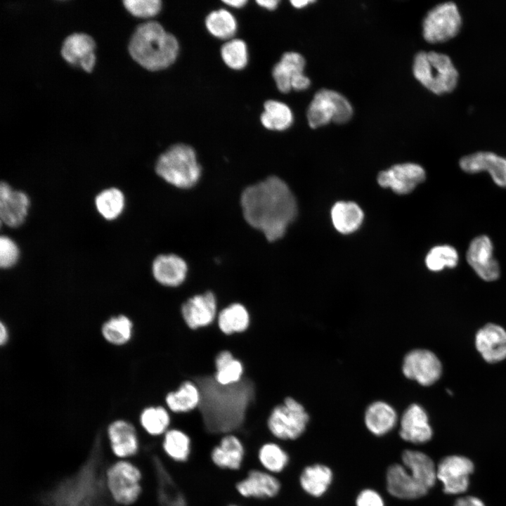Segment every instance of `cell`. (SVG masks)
<instances>
[{
    "instance_id": "cell-1",
    "label": "cell",
    "mask_w": 506,
    "mask_h": 506,
    "mask_svg": "<svg viewBox=\"0 0 506 506\" xmlns=\"http://www.w3.org/2000/svg\"><path fill=\"white\" fill-rule=\"evenodd\" d=\"M191 381L200 391L198 410L203 428L221 435L236 432L246 423L256 396L255 384L250 378L243 375L240 382L227 386L219 384L214 375L198 376Z\"/></svg>"
},
{
    "instance_id": "cell-2",
    "label": "cell",
    "mask_w": 506,
    "mask_h": 506,
    "mask_svg": "<svg viewBox=\"0 0 506 506\" xmlns=\"http://www.w3.org/2000/svg\"><path fill=\"white\" fill-rule=\"evenodd\" d=\"M240 202L246 221L271 242L285 235L297 214L294 196L285 182L277 176L247 187Z\"/></svg>"
},
{
    "instance_id": "cell-3",
    "label": "cell",
    "mask_w": 506,
    "mask_h": 506,
    "mask_svg": "<svg viewBox=\"0 0 506 506\" xmlns=\"http://www.w3.org/2000/svg\"><path fill=\"white\" fill-rule=\"evenodd\" d=\"M128 48L138 64L150 71H157L174 63L179 53V43L158 22L148 21L136 28Z\"/></svg>"
},
{
    "instance_id": "cell-4",
    "label": "cell",
    "mask_w": 506,
    "mask_h": 506,
    "mask_svg": "<svg viewBox=\"0 0 506 506\" xmlns=\"http://www.w3.org/2000/svg\"><path fill=\"white\" fill-rule=\"evenodd\" d=\"M155 169L163 180L183 189L194 186L201 175L195 150L183 143L175 144L161 154Z\"/></svg>"
},
{
    "instance_id": "cell-5",
    "label": "cell",
    "mask_w": 506,
    "mask_h": 506,
    "mask_svg": "<svg viewBox=\"0 0 506 506\" xmlns=\"http://www.w3.org/2000/svg\"><path fill=\"white\" fill-rule=\"evenodd\" d=\"M415 78L431 91L441 94L451 91L456 86L458 72L450 57L435 51H420L413 66Z\"/></svg>"
},
{
    "instance_id": "cell-6",
    "label": "cell",
    "mask_w": 506,
    "mask_h": 506,
    "mask_svg": "<svg viewBox=\"0 0 506 506\" xmlns=\"http://www.w3.org/2000/svg\"><path fill=\"white\" fill-rule=\"evenodd\" d=\"M143 474L129 459L116 460L106 469L105 480L112 500L121 506L135 504L143 493Z\"/></svg>"
},
{
    "instance_id": "cell-7",
    "label": "cell",
    "mask_w": 506,
    "mask_h": 506,
    "mask_svg": "<svg viewBox=\"0 0 506 506\" xmlns=\"http://www.w3.org/2000/svg\"><path fill=\"white\" fill-rule=\"evenodd\" d=\"M309 420L304 406L293 397L286 396L271 410L266 429L275 439L293 441L303 434Z\"/></svg>"
},
{
    "instance_id": "cell-8",
    "label": "cell",
    "mask_w": 506,
    "mask_h": 506,
    "mask_svg": "<svg viewBox=\"0 0 506 506\" xmlns=\"http://www.w3.org/2000/svg\"><path fill=\"white\" fill-rule=\"evenodd\" d=\"M352 114V107L344 96L332 90L321 89L314 95L309 106L307 119L311 128H318L330 121L346 122Z\"/></svg>"
},
{
    "instance_id": "cell-9",
    "label": "cell",
    "mask_w": 506,
    "mask_h": 506,
    "mask_svg": "<svg viewBox=\"0 0 506 506\" xmlns=\"http://www.w3.org/2000/svg\"><path fill=\"white\" fill-rule=\"evenodd\" d=\"M461 24L462 18L456 4L443 2L427 13L422 22L423 36L432 43L444 41L457 34Z\"/></svg>"
},
{
    "instance_id": "cell-10",
    "label": "cell",
    "mask_w": 506,
    "mask_h": 506,
    "mask_svg": "<svg viewBox=\"0 0 506 506\" xmlns=\"http://www.w3.org/2000/svg\"><path fill=\"white\" fill-rule=\"evenodd\" d=\"M472 461L462 455H448L443 458L436 467V476L443 485V491L450 495L465 493L469 485V476L473 473Z\"/></svg>"
},
{
    "instance_id": "cell-11",
    "label": "cell",
    "mask_w": 506,
    "mask_h": 506,
    "mask_svg": "<svg viewBox=\"0 0 506 506\" xmlns=\"http://www.w3.org/2000/svg\"><path fill=\"white\" fill-rule=\"evenodd\" d=\"M106 436L112 454L117 460L131 459L140 450L138 429L126 419L117 418L110 422Z\"/></svg>"
},
{
    "instance_id": "cell-12",
    "label": "cell",
    "mask_w": 506,
    "mask_h": 506,
    "mask_svg": "<svg viewBox=\"0 0 506 506\" xmlns=\"http://www.w3.org/2000/svg\"><path fill=\"white\" fill-rule=\"evenodd\" d=\"M181 312L190 329L195 330L208 327L216 320L219 313L217 297L211 290L195 294L182 304Z\"/></svg>"
},
{
    "instance_id": "cell-13",
    "label": "cell",
    "mask_w": 506,
    "mask_h": 506,
    "mask_svg": "<svg viewBox=\"0 0 506 506\" xmlns=\"http://www.w3.org/2000/svg\"><path fill=\"white\" fill-rule=\"evenodd\" d=\"M246 447L242 437L236 432L220 435L209 452V460L219 469L237 472L243 467Z\"/></svg>"
},
{
    "instance_id": "cell-14",
    "label": "cell",
    "mask_w": 506,
    "mask_h": 506,
    "mask_svg": "<svg viewBox=\"0 0 506 506\" xmlns=\"http://www.w3.org/2000/svg\"><path fill=\"white\" fill-rule=\"evenodd\" d=\"M402 371L410 379L423 386L435 383L441 377L442 365L438 357L426 349H415L405 356Z\"/></svg>"
},
{
    "instance_id": "cell-15",
    "label": "cell",
    "mask_w": 506,
    "mask_h": 506,
    "mask_svg": "<svg viewBox=\"0 0 506 506\" xmlns=\"http://www.w3.org/2000/svg\"><path fill=\"white\" fill-rule=\"evenodd\" d=\"M236 493L245 499L268 500L280 491L281 483L276 475L261 468H252L235 484Z\"/></svg>"
},
{
    "instance_id": "cell-16",
    "label": "cell",
    "mask_w": 506,
    "mask_h": 506,
    "mask_svg": "<svg viewBox=\"0 0 506 506\" xmlns=\"http://www.w3.org/2000/svg\"><path fill=\"white\" fill-rule=\"evenodd\" d=\"M305 60L296 52L284 53L273 68L272 74L280 91L287 93L292 89L301 91L310 85L309 79L304 74Z\"/></svg>"
},
{
    "instance_id": "cell-17",
    "label": "cell",
    "mask_w": 506,
    "mask_h": 506,
    "mask_svg": "<svg viewBox=\"0 0 506 506\" xmlns=\"http://www.w3.org/2000/svg\"><path fill=\"white\" fill-rule=\"evenodd\" d=\"M466 259L475 273L485 281H494L500 276V266L493 257V246L486 235L474 238L470 242Z\"/></svg>"
},
{
    "instance_id": "cell-18",
    "label": "cell",
    "mask_w": 506,
    "mask_h": 506,
    "mask_svg": "<svg viewBox=\"0 0 506 506\" xmlns=\"http://www.w3.org/2000/svg\"><path fill=\"white\" fill-rule=\"evenodd\" d=\"M425 178V171L420 165L404 163L381 171L377 181L382 187L390 188L395 193L403 195L411 193Z\"/></svg>"
},
{
    "instance_id": "cell-19",
    "label": "cell",
    "mask_w": 506,
    "mask_h": 506,
    "mask_svg": "<svg viewBox=\"0 0 506 506\" xmlns=\"http://www.w3.org/2000/svg\"><path fill=\"white\" fill-rule=\"evenodd\" d=\"M30 205L27 195L14 190L8 183L0 184L1 222L10 228H18L25 221Z\"/></svg>"
},
{
    "instance_id": "cell-20",
    "label": "cell",
    "mask_w": 506,
    "mask_h": 506,
    "mask_svg": "<svg viewBox=\"0 0 506 506\" xmlns=\"http://www.w3.org/2000/svg\"><path fill=\"white\" fill-rule=\"evenodd\" d=\"M459 164L468 174L488 171L496 185L506 188V157L492 152L480 151L462 157Z\"/></svg>"
},
{
    "instance_id": "cell-21",
    "label": "cell",
    "mask_w": 506,
    "mask_h": 506,
    "mask_svg": "<svg viewBox=\"0 0 506 506\" xmlns=\"http://www.w3.org/2000/svg\"><path fill=\"white\" fill-rule=\"evenodd\" d=\"M96 43L89 34L74 33L64 40L61 55L67 63L91 72L96 64Z\"/></svg>"
},
{
    "instance_id": "cell-22",
    "label": "cell",
    "mask_w": 506,
    "mask_h": 506,
    "mask_svg": "<svg viewBox=\"0 0 506 506\" xmlns=\"http://www.w3.org/2000/svg\"><path fill=\"white\" fill-rule=\"evenodd\" d=\"M475 345L486 362L502 361L506 358V330L498 325L488 323L476 332Z\"/></svg>"
},
{
    "instance_id": "cell-23",
    "label": "cell",
    "mask_w": 506,
    "mask_h": 506,
    "mask_svg": "<svg viewBox=\"0 0 506 506\" xmlns=\"http://www.w3.org/2000/svg\"><path fill=\"white\" fill-rule=\"evenodd\" d=\"M399 435L401 439L415 444L429 441L433 435L426 411L418 404H412L401 419Z\"/></svg>"
},
{
    "instance_id": "cell-24",
    "label": "cell",
    "mask_w": 506,
    "mask_h": 506,
    "mask_svg": "<svg viewBox=\"0 0 506 506\" xmlns=\"http://www.w3.org/2000/svg\"><path fill=\"white\" fill-rule=\"evenodd\" d=\"M386 479L388 492L397 498L416 499L425 495L429 491L413 477L403 465L389 466Z\"/></svg>"
},
{
    "instance_id": "cell-25",
    "label": "cell",
    "mask_w": 506,
    "mask_h": 506,
    "mask_svg": "<svg viewBox=\"0 0 506 506\" xmlns=\"http://www.w3.org/2000/svg\"><path fill=\"white\" fill-rule=\"evenodd\" d=\"M152 273L160 285L176 288L186 281L188 266L186 261L176 254H160L153 262Z\"/></svg>"
},
{
    "instance_id": "cell-26",
    "label": "cell",
    "mask_w": 506,
    "mask_h": 506,
    "mask_svg": "<svg viewBox=\"0 0 506 506\" xmlns=\"http://www.w3.org/2000/svg\"><path fill=\"white\" fill-rule=\"evenodd\" d=\"M160 449L169 461L177 464L187 462L193 453L191 434L186 429L171 426L160 438Z\"/></svg>"
},
{
    "instance_id": "cell-27",
    "label": "cell",
    "mask_w": 506,
    "mask_h": 506,
    "mask_svg": "<svg viewBox=\"0 0 506 506\" xmlns=\"http://www.w3.org/2000/svg\"><path fill=\"white\" fill-rule=\"evenodd\" d=\"M171 425V413L164 406H148L139 413L138 429L150 438L160 439Z\"/></svg>"
},
{
    "instance_id": "cell-28",
    "label": "cell",
    "mask_w": 506,
    "mask_h": 506,
    "mask_svg": "<svg viewBox=\"0 0 506 506\" xmlns=\"http://www.w3.org/2000/svg\"><path fill=\"white\" fill-rule=\"evenodd\" d=\"M401 459L403 465L421 485L428 490L434 486L436 467L429 455L418 450H406Z\"/></svg>"
},
{
    "instance_id": "cell-29",
    "label": "cell",
    "mask_w": 506,
    "mask_h": 506,
    "mask_svg": "<svg viewBox=\"0 0 506 506\" xmlns=\"http://www.w3.org/2000/svg\"><path fill=\"white\" fill-rule=\"evenodd\" d=\"M165 406L174 415L187 414L198 408L201 394L197 385L191 380L181 383L177 390L169 392Z\"/></svg>"
},
{
    "instance_id": "cell-30",
    "label": "cell",
    "mask_w": 506,
    "mask_h": 506,
    "mask_svg": "<svg viewBox=\"0 0 506 506\" xmlns=\"http://www.w3.org/2000/svg\"><path fill=\"white\" fill-rule=\"evenodd\" d=\"M155 497L158 506H187L185 495L174 483L160 460H154Z\"/></svg>"
},
{
    "instance_id": "cell-31",
    "label": "cell",
    "mask_w": 506,
    "mask_h": 506,
    "mask_svg": "<svg viewBox=\"0 0 506 506\" xmlns=\"http://www.w3.org/2000/svg\"><path fill=\"white\" fill-rule=\"evenodd\" d=\"M397 422V414L388 403L376 401L370 404L365 413V424L368 430L376 436L390 432Z\"/></svg>"
},
{
    "instance_id": "cell-32",
    "label": "cell",
    "mask_w": 506,
    "mask_h": 506,
    "mask_svg": "<svg viewBox=\"0 0 506 506\" xmlns=\"http://www.w3.org/2000/svg\"><path fill=\"white\" fill-rule=\"evenodd\" d=\"M259 467L276 475L287 467L290 457L287 452L275 441L262 442L256 453Z\"/></svg>"
},
{
    "instance_id": "cell-33",
    "label": "cell",
    "mask_w": 506,
    "mask_h": 506,
    "mask_svg": "<svg viewBox=\"0 0 506 506\" xmlns=\"http://www.w3.org/2000/svg\"><path fill=\"white\" fill-rule=\"evenodd\" d=\"M216 323L220 330L226 335L242 333L249 326V313L242 304L233 303L218 313Z\"/></svg>"
},
{
    "instance_id": "cell-34",
    "label": "cell",
    "mask_w": 506,
    "mask_h": 506,
    "mask_svg": "<svg viewBox=\"0 0 506 506\" xmlns=\"http://www.w3.org/2000/svg\"><path fill=\"white\" fill-rule=\"evenodd\" d=\"M331 218L337 231L349 234L360 227L363 220V212L355 202H337L332 208Z\"/></svg>"
},
{
    "instance_id": "cell-35",
    "label": "cell",
    "mask_w": 506,
    "mask_h": 506,
    "mask_svg": "<svg viewBox=\"0 0 506 506\" xmlns=\"http://www.w3.org/2000/svg\"><path fill=\"white\" fill-rule=\"evenodd\" d=\"M332 481V472L327 467L316 464L306 467L299 476L302 489L308 494L320 497L328 489Z\"/></svg>"
},
{
    "instance_id": "cell-36",
    "label": "cell",
    "mask_w": 506,
    "mask_h": 506,
    "mask_svg": "<svg viewBox=\"0 0 506 506\" xmlns=\"http://www.w3.org/2000/svg\"><path fill=\"white\" fill-rule=\"evenodd\" d=\"M215 380L221 385L227 386L240 382L244 375V365L228 350L220 351L214 360Z\"/></svg>"
},
{
    "instance_id": "cell-37",
    "label": "cell",
    "mask_w": 506,
    "mask_h": 506,
    "mask_svg": "<svg viewBox=\"0 0 506 506\" xmlns=\"http://www.w3.org/2000/svg\"><path fill=\"white\" fill-rule=\"evenodd\" d=\"M95 207L105 219L112 221L118 218L125 207V197L121 190L112 187L101 190L95 197Z\"/></svg>"
},
{
    "instance_id": "cell-38",
    "label": "cell",
    "mask_w": 506,
    "mask_h": 506,
    "mask_svg": "<svg viewBox=\"0 0 506 506\" xmlns=\"http://www.w3.org/2000/svg\"><path fill=\"white\" fill-rule=\"evenodd\" d=\"M264 111L261 122L264 127L271 130L283 131L292 124L293 115L290 108L285 103L268 100L264 103Z\"/></svg>"
},
{
    "instance_id": "cell-39",
    "label": "cell",
    "mask_w": 506,
    "mask_h": 506,
    "mask_svg": "<svg viewBox=\"0 0 506 506\" xmlns=\"http://www.w3.org/2000/svg\"><path fill=\"white\" fill-rule=\"evenodd\" d=\"M134 325L131 320L124 315L111 317L102 325L101 333L110 344L121 346L129 342L133 335Z\"/></svg>"
},
{
    "instance_id": "cell-40",
    "label": "cell",
    "mask_w": 506,
    "mask_h": 506,
    "mask_svg": "<svg viewBox=\"0 0 506 506\" xmlns=\"http://www.w3.org/2000/svg\"><path fill=\"white\" fill-rule=\"evenodd\" d=\"M205 25L212 35L222 39L231 38L237 30L234 16L225 9L211 12L206 18Z\"/></svg>"
},
{
    "instance_id": "cell-41",
    "label": "cell",
    "mask_w": 506,
    "mask_h": 506,
    "mask_svg": "<svg viewBox=\"0 0 506 506\" xmlns=\"http://www.w3.org/2000/svg\"><path fill=\"white\" fill-rule=\"evenodd\" d=\"M457 250L448 245H437L432 247L425 258V264L432 271H440L445 268H455L458 263Z\"/></svg>"
},
{
    "instance_id": "cell-42",
    "label": "cell",
    "mask_w": 506,
    "mask_h": 506,
    "mask_svg": "<svg viewBox=\"0 0 506 506\" xmlns=\"http://www.w3.org/2000/svg\"><path fill=\"white\" fill-rule=\"evenodd\" d=\"M223 62L231 68L241 70L248 61L246 44L241 39H234L225 43L221 48Z\"/></svg>"
},
{
    "instance_id": "cell-43",
    "label": "cell",
    "mask_w": 506,
    "mask_h": 506,
    "mask_svg": "<svg viewBox=\"0 0 506 506\" xmlns=\"http://www.w3.org/2000/svg\"><path fill=\"white\" fill-rule=\"evenodd\" d=\"M123 4L131 15L144 18L156 15L162 8L160 0H126Z\"/></svg>"
},
{
    "instance_id": "cell-44",
    "label": "cell",
    "mask_w": 506,
    "mask_h": 506,
    "mask_svg": "<svg viewBox=\"0 0 506 506\" xmlns=\"http://www.w3.org/2000/svg\"><path fill=\"white\" fill-rule=\"evenodd\" d=\"M20 256V250L16 242L7 235L0 238V266L8 269L15 266Z\"/></svg>"
},
{
    "instance_id": "cell-45",
    "label": "cell",
    "mask_w": 506,
    "mask_h": 506,
    "mask_svg": "<svg viewBox=\"0 0 506 506\" xmlns=\"http://www.w3.org/2000/svg\"><path fill=\"white\" fill-rule=\"evenodd\" d=\"M356 506H384L382 496L372 489H365L358 495Z\"/></svg>"
},
{
    "instance_id": "cell-46",
    "label": "cell",
    "mask_w": 506,
    "mask_h": 506,
    "mask_svg": "<svg viewBox=\"0 0 506 506\" xmlns=\"http://www.w3.org/2000/svg\"><path fill=\"white\" fill-rule=\"evenodd\" d=\"M454 506H485V505L477 497L468 495L457 499Z\"/></svg>"
},
{
    "instance_id": "cell-47",
    "label": "cell",
    "mask_w": 506,
    "mask_h": 506,
    "mask_svg": "<svg viewBox=\"0 0 506 506\" xmlns=\"http://www.w3.org/2000/svg\"><path fill=\"white\" fill-rule=\"evenodd\" d=\"M278 0H257V3L261 7L268 10H274L278 4Z\"/></svg>"
},
{
    "instance_id": "cell-48",
    "label": "cell",
    "mask_w": 506,
    "mask_h": 506,
    "mask_svg": "<svg viewBox=\"0 0 506 506\" xmlns=\"http://www.w3.org/2000/svg\"><path fill=\"white\" fill-rule=\"evenodd\" d=\"M8 339V331L3 322L0 324V343L1 345L6 344Z\"/></svg>"
},
{
    "instance_id": "cell-49",
    "label": "cell",
    "mask_w": 506,
    "mask_h": 506,
    "mask_svg": "<svg viewBox=\"0 0 506 506\" xmlns=\"http://www.w3.org/2000/svg\"><path fill=\"white\" fill-rule=\"evenodd\" d=\"M223 3L234 8H241L247 4L246 0H224Z\"/></svg>"
},
{
    "instance_id": "cell-50",
    "label": "cell",
    "mask_w": 506,
    "mask_h": 506,
    "mask_svg": "<svg viewBox=\"0 0 506 506\" xmlns=\"http://www.w3.org/2000/svg\"><path fill=\"white\" fill-rule=\"evenodd\" d=\"M291 4L296 8H301L309 3L313 2L311 0H292Z\"/></svg>"
},
{
    "instance_id": "cell-51",
    "label": "cell",
    "mask_w": 506,
    "mask_h": 506,
    "mask_svg": "<svg viewBox=\"0 0 506 506\" xmlns=\"http://www.w3.org/2000/svg\"><path fill=\"white\" fill-rule=\"evenodd\" d=\"M227 506H240V505H237V504H234V503H231V504H229V505H227Z\"/></svg>"
}]
</instances>
